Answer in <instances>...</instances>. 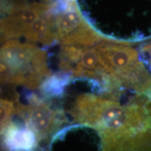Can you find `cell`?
Masks as SVG:
<instances>
[{"mask_svg": "<svg viewBox=\"0 0 151 151\" xmlns=\"http://www.w3.org/2000/svg\"><path fill=\"white\" fill-rule=\"evenodd\" d=\"M16 113L23 119L27 128L39 141L50 134L63 121L61 111L53 109L48 102L36 96L31 98L27 106L18 103Z\"/></svg>", "mask_w": 151, "mask_h": 151, "instance_id": "cell-5", "label": "cell"}, {"mask_svg": "<svg viewBox=\"0 0 151 151\" xmlns=\"http://www.w3.org/2000/svg\"><path fill=\"white\" fill-rule=\"evenodd\" d=\"M3 131L6 145L9 150L32 151L35 148L37 137L28 128H21L10 122Z\"/></svg>", "mask_w": 151, "mask_h": 151, "instance_id": "cell-6", "label": "cell"}, {"mask_svg": "<svg viewBox=\"0 0 151 151\" xmlns=\"http://www.w3.org/2000/svg\"><path fill=\"white\" fill-rule=\"evenodd\" d=\"M50 76L46 52L35 43L20 42L18 39L2 43L1 83L37 89Z\"/></svg>", "mask_w": 151, "mask_h": 151, "instance_id": "cell-3", "label": "cell"}, {"mask_svg": "<svg viewBox=\"0 0 151 151\" xmlns=\"http://www.w3.org/2000/svg\"><path fill=\"white\" fill-rule=\"evenodd\" d=\"M71 78L72 77L70 74L62 71L50 76L41 86V92L46 97L59 96Z\"/></svg>", "mask_w": 151, "mask_h": 151, "instance_id": "cell-7", "label": "cell"}, {"mask_svg": "<svg viewBox=\"0 0 151 151\" xmlns=\"http://www.w3.org/2000/svg\"><path fill=\"white\" fill-rule=\"evenodd\" d=\"M1 20V43L24 37L29 41L50 46L57 42L55 14L50 3L4 4Z\"/></svg>", "mask_w": 151, "mask_h": 151, "instance_id": "cell-2", "label": "cell"}, {"mask_svg": "<svg viewBox=\"0 0 151 151\" xmlns=\"http://www.w3.org/2000/svg\"><path fill=\"white\" fill-rule=\"evenodd\" d=\"M57 43L61 46L94 47L109 38L99 35L79 10L76 0H52Z\"/></svg>", "mask_w": 151, "mask_h": 151, "instance_id": "cell-4", "label": "cell"}, {"mask_svg": "<svg viewBox=\"0 0 151 151\" xmlns=\"http://www.w3.org/2000/svg\"><path fill=\"white\" fill-rule=\"evenodd\" d=\"M95 48L109 77V93L129 89L151 94V71L146 69L131 43L109 39L96 45Z\"/></svg>", "mask_w": 151, "mask_h": 151, "instance_id": "cell-1", "label": "cell"}]
</instances>
